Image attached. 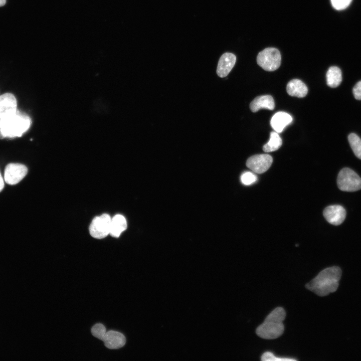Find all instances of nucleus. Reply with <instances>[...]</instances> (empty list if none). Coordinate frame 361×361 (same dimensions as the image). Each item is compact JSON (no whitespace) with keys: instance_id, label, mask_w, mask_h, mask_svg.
Wrapping results in <instances>:
<instances>
[{"instance_id":"nucleus-1","label":"nucleus","mask_w":361,"mask_h":361,"mask_svg":"<svg viewBox=\"0 0 361 361\" xmlns=\"http://www.w3.org/2000/svg\"><path fill=\"white\" fill-rule=\"evenodd\" d=\"M341 275V270L339 267L326 268L307 283L305 287L319 296L328 295L337 290Z\"/></svg>"},{"instance_id":"nucleus-2","label":"nucleus","mask_w":361,"mask_h":361,"mask_svg":"<svg viewBox=\"0 0 361 361\" xmlns=\"http://www.w3.org/2000/svg\"><path fill=\"white\" fill-rule=\"evenodd\" d=\"M285 316L286 312L282 307L276 308L267 316L263 323L257 328V335L266 339L279 337L284 330L283 321Z\"/></svg>"},{"instance_id":"nucleus-3","label":"nucleus","mask_w":361,"mask_h":361,"mask_svg":"<svg viewBox=\"0 0 361 361\" xmlns=\"http://www.w3.org/2000/svg\"><path fill=\"white\" fill-rule=\"evenodd\" d=\"M31 123L27 114L18 110L0 127V139L21 137L29 129Z\"/></svg>"},{"instance_id":"nucleus-4","label":"nucleus","mask_w":361,"mask_h":361,"mask_svg":"<svg viewBox=\"0 0 361 361\" xmlns=\"http://www.w3.org/2000/svg\"><path fill=\"white\" fill-rule=\"evenodd\" d=\"M337 184L341 191L355 192L361 189V178L350 168L345 167L338 173Z\"/></svg>"},{"instance_id":"nucleus-5","label":"nucleus","mask_w":361,"mask_h":361,"mask_svg":"<svg viewBox=\"0 0 361 361\" xmlns=\"http://www.w3.org/2000/svg\"><path fill=\"white\" fill-rule=\"evenodd\" d=\"M281 60V54L275 48H267L259 52L257 57L258 64L267 71L277 70L280 66Z\"/></svg>"},{"instance_id":"nucleus-6","label":"nucleus","mask_w":361,"mask_h":361,"mask_svg":"<svg viewBox=\"0 0 361 361\" xmlns=\"http://www.w3.org/2000/svg\"><path fill=\"white\" fill-rule=\"evenodd\" d=\"M111 217L107 214L96 217L89 226V232L92 237L96 239L106 237L110 232Z\"/></svg>"},{"instance_id":"nucleus-7","label":"nucleus","mask_w":361,"mask_h":361,"mask_svg":"<svg viewBox=\"0 0 361 361\" xmlns=\"http://www.w3.org/2000/svg\"><path fill=\"white\" fill-rule=\"evenodd\" d=\"M17 101L11 93L0 96V127L17 111Z\"/></svg>"},{"instance_id":"nucleus-8","label":"nucleus","mask_w":361,"mask_h":361,"mask_svg":"<svg viewBox=\"0 0 361 361\" xmlns=\"http://www.w3.org/2000/svg\"><path fill=\"white\" fill-rule=\"evenodd\" d=\"M27 167L24 164L17 163L8 164L5 169L4 179L11 185L19 183L27 174Z\"/></svg>"},{"instance_id":"nucleus-9","label":"nucleus","mask_w":361,"mask_h":361,"mask_svg":"<svg viewBox=\"0 0 361 361\" xmlns=\"http://www.w3.org/2000/svg\"><path fill=\"white\" fill-rule=\"evenodd\" d=\"M273 162L272 156L267 154H256L250 157L246 161L247 166L256 173L266 171Z\"/></svg>"},{"instance_id":"nucleus-10","label":"nucleus","mask_w":361,"mask_h":361,"mask_svg":"<svg viewBox=\"0 0 361 361\" xmlns=\"http://www.w3.org/2000/svg\"><path fill=\"white\" fill-rule=\"evenodd\" d=\"M323 214L328 223L333 225H339L344 221L346 211L341 206L332 205L325 208Z\"/></svg>"},{"instance_id":"nucleus-11","label":"nucleus","mask_w":361,"mask_h":361,"mask_svg":"<svg viewBox=\"0 0 361 361\" xmlns=\"http://www.w3.org/2000/svg\"><path fill=\"white\" fill-rule=\"evenodd\" d=\"M236 61L234 54L231 53H225L223 54L218 62L217 68L218 75L223 78L227 76L234 67Z\"/></svg>"},{"instance_id":"nucleus-12","label":"nucleus","mask_w":361,"mask_h":361,"mask_svg":"<svg viewBox=\"0 0 361 361\" xmlns=\"http://www.w3.org/2000/svg\"><path fill=\"white\" fill-rule=\"evenodd\" d=\"M102 341L106 347L109 349H118L125 345L126 338L122 333L118 331L109 330L106 332Z\"/></svg>"},{"instance_id":"nucleus-13","label":"nucleus","mask_w":361,"mask_h":361,"mask_svg":"<svg viewBox=\"0 0 361 361\" xmlns=\"http://www.w3.org/2000/svg\"><path fill=\"white\" fill-rule=\"evenodd\" d=\"M292 121V117L289 114L280 111L276 113L272 116L270 121V124L276 132L280 133Z\"/></svg>"},{"instance_id":"nucleus-14","label":"nucleus","mask_w":361,"mask_h":361,"mask_svg":"<svg viewBox=\"0 0 361 361\" xmlns=\"http://www.w3.org/2000/svg\"><path fill=\"white\" fill-rule=\"evenodd\" d=\"M275 103L271 95H263L256 97L250 103V108L253 112H256L261 109L272 110L274 109Z\"/></svg>"},{"instance_id":"nucleus-15","label":"nucleus","mask_w":361,"mask_h":361,"mask_svg":"<svg viewBox=\"0 0 361 361\" xmlns=\"http://www.w3.org/2000/svg\"><path fill=\"white\" fill-rule=\"evenodd\" d=\"M286 90L289 95L299 98L305 97L308 92L306 85L299 79L290 81L287 85Z\"/></svg>"},{"instance_id":"nucleus-16","label":"nucleus","mask_w":361,"mask_h":361,"mask_svg":"<svg viewBox=\"0 0 361 361\" xmlns=\"http://www.w3.org/2000/svg\"><path fill=\"white\" fill-rule=\"evenodd\" d=\"M127 228L125 217L120 214L115 215L111 219L109 234L114 237H118Z\"/></svg>"},{"instance_id":"nucleus-17","label":"nucleus","mask_w":361,"mask_h":361,"mask_svg":"<svg viewBox=\"0 0 361 361\" xmlns=\"http://www.w3.org/2000/svg\"><path fill=\"white\" fill-rule=\"evenodd\" d=\"M327 85L331 88H335L339 85L342 81V75L340 69L336 66L329 68L326 74Z\"/></svg>"},{"instance_id":"nucleus-18","label":"nucleus","mask_w":361,"mask_h":361,"mask_svg":"<svg viewBox=\"0 0 361 361\" xmlns=\"http://www.w3.org/2000/svg\"><path fill=\"white\" fill-rule=\"evenodd\" d=\"M282 139L278 132H271L269 141L263 146V150L266 152L274 151L278 150L282 145Z\"/></svg>"},{"instance_id":"nucleus-19","label":"nucleus","mask_w":361,"mask_h":361,"mask_svg":"<svg viewBox=\"0 0 361 361\" xmlns=\"http://www.w3.org/2000/svg\"><path fill=\"white\" fill-rule=\"evenodd\" d=\"M350 146L355 156L361 159V139L355 133H350L348 136Z\"/></svg>"},{"instance_id":"nucleus-20","label":"nucleus","mask_w":361,"mask_h":361,"mask_svg":"<svg viewBox=\"0 0 361 361\" xmlns=\"http://www.w3.org/2000/svg\"><path fill=\"white\" fill-rule=\"evenodd\" d=\"M240 179L243 185L249 186L257 180V176L252 172L245 171L241 174Z\"/></svg>"},{"instance_id":"nucleus-21","label":"nucleus","mask_w":361,"mask_h":361,"mask_svg":"<svg viewBox=\"0 0 361 361\" xmlns=\"http://www.w3.org/2000/svg\"><path fill=\"white\" fill-rule=\"evenodd\" d=\"M91 333L94 336L102 340L106 333L105 327L102 324L97 323L92 326Z\"/></svg>"},{"instance_id":"nucleus-22","label":"nucleus","mask_w":361,"mask_h":361,"mask_svg":"<svg viewBox=\"0 0 361 361\" xmlns=\"http://www.w3.org/2000/svg\"><path fill=\"white\" fill-rule=\"evenodd\" d=\"M261 360L263 361H293L296 359L292 358L276 356L273 353L267 351L262 355Z\"/></svg>"},{"instance_id":"nucleus-23","label":"nucleus","mask_w":361,"mask_h":361,"mask_svg":"<svg viewBox=\"0 0 361 361\" xmlns=\"http://www.w3.org/2000/svg\"><path fill=\"white\" fill-rule=\"evenodd\" d=\"M352 0H331L333 7L337 10L346 9L350 4Z\"/></svg>"},{"instance_id":"nucleus-24","label":"nucleus","mask_w":361,"mask_h":361,"mask_svg":"<svg viewBox=\"0 0 361 361\" xmlns=\"http://www.w3.org/2000/svg\"><path fill=\"white\" fill-rule=\"evenodd\" d=\"M352 91L354 98L357 100H361V81L355 84Z\"/></svg>"},{"instance_id":"nucleus-25","label":"nucleus","mask_w":361,"mask_h":361,"mask_svg":"<svg viewBox=\"0 0 361 361\" xmlns=\"http://www.w3.org/2000/svg\"><path fill=\"white\" fill-rule=\"evenodd\" d=\"M4 188V180L0 172V192Z\"/></svg>"},{"instance_id":"nucleus-26","label":"nucleus","mask_w":361,"mask_h":361,"mask_svg":"<svg viewBox=\"0 0 361 361\" xmlns=\"http://www.w3.org/2000/svg\"><path fill=\"white\" fill-rule=\"evenodd\" d=\"M6 0H0V7L3 6L6 4Z\"/></svg>"}]
</instances>
